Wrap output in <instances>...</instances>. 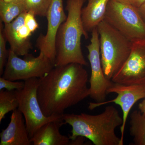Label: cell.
Instances as JSON below:
<instances>
[{
	"mask_svg": "<svg viewBox=\"0 0 145 145\" xmlns=\"http://www.w3.org/2000/svg\"><path fill=\"white\" fill-rule=\"evenodd\" d=\"M88 75L78 63L55 66L39 78L37 96L47 117L62 115L66 110L89 96Z\"/></svg>",
	"mask_w": 145,
	"mask_h": 145,
	"instance_id": "6da1fadb",
	"label": "cell"
},
{
	"mask_svg": "<svg viewBox=\"0 0 145 145\" xmlns=\"http://www.w3.org/2000/svg\"><path fill=\"white\" fill-rule=\"evenodd\" d=\"M62 119L65 124L72 127L71 140L82 137L95 145H123L115 133L123 124V118L113 106H106L103 112L96 115L64 113Z\"/></svg>",
	"mask_w": 145,
	"mask_h": 145,
	"instance_id": "7a4b0ae2",
	"label": "cell"
},
{
	"mask_svg": "<svg viewBox=\"0 0 145 145\" xmlns=\"http://www.w3.org/2000/svg\"><path fill=\"white\" fill-rule=\"evenodd\" d=\"M86 0H67L66 20L61 25L56 36L55 66L70 63L88 65L81 46V39L88 38L82 19V10Z\"/></svg>",
	"mask_w": 145,
	"mask_h": 145,
	"instance_id": "3957f363",
	"label": "cell"
},
{
	"mask_svg": "<svg viewBox=\"0 0 145 145\" xmlns=\"http://www.w3.org/2000/svg\"><path fill=\"white\" fill-rule=\"evenodd\" d=\"M97 28L102 67L106 78L111 80L129 57L133 42L104 20Z\"/></svg>",
	"mask_w": 145,
	"mask_h": 145,
	"instance_id": "277c9868",
	"label": "cell"
},
{
	"mask_svg": "<svg viewBox=\"0 0 145 145\" xmlns=\"http://www.w3.org/2000/svg\"><path fill=\"white\" fill-rule=\"evenodd\" d=\"M104 20L132 42L145 39V22L138 8L110 0Z\"/></svg>",
	"mask_w": 145,
	"mask_h": 145,
	"instance_id": "5b68a950",
	"label": "cell"
},
{
	"mask_svg": "<svg viewBox=\"0 0 145 145\" xmlns=\"http://www.w3.org/2000/svg\"><path fill=\"white\" fill-rule=\"evenodd\" d=\"M22 89L15 90L18 101V109L23 115L30 138L42 126L52 121L63 120L62 115L47 117L42 111L37 96L39 78L25 81Z\"/></svg>",
	"mask_w": 145,
	"mask_h": 145,
	"instance_id": "8992f818",
	"label": "cell"
},
{
	"mask_svg": "<svg viewBox=\"0 0 145 145\" xmlns=\"http://www.w3.org/2000/svg\"><path fill=\"white\" fill-rule=\"evenodd\" d=\"M24 57L22 59L8 50V59L2 77L13 81L41 78L55 67L54 63L42 52L37 57L29 54Z\"/></svg>",
	"mask_w": 145,
	"mask_h": 145,
	"instance_id": "52a82bcc",
	"label": "cell"
},
{
	"mask_svg": "<svg viewBox=\"0 0 145 145\" xmlns=\"http://www.w3.org/2000/svg\"><path fill=\"white\" fill-rule=\"evenodd\" d=\"M89 44L86 46L88 51V58L90 65L89 96L96 103L106 101L108 89L113 84L106 77L101 63L100 39L97 27L91 32Z\"/></svg>",
	"mask_w": 145,
	"mask_h": 145,
	"instance_id": "ba28073f",
	"label": "cell"
},
{
	"mask_svg": "<svg viewBox=\"0 0 145 145\" xmlns=\"http://www.w3.org/2000/svg\"><path fill=\"white\" fill-rule=\"evenodd\" d=\"M114 93L117 96L113 100L105 101L103 103H90L89 108L92 110L94 109L106 105L114 103L121 107L123 111V124L120 127L121 141L123 145L126 123L131 110L137 101L145 98V85H126L119 83H113L108 89L107 93Z\"/></svg>",
	"mask_w": 145,
	"mask_h": 145,
	"instance_id": "9c48e42d",
	"label": "cell"
},
{
	"mask_svg": "<svg viewBox=\"0 0 145 145\" xmlns=\"http://www.w3.org/2000/svg\"><path fill=\"white\" fill-rule=\"evenodd\" d=\"M111 80L124 84L145 85V39L133 42L129 57Z\"/></svg>",
	"mask_w": 145,
	"mask_h": 145,
	"instance_id": "30bf717a",
	"label": "cell"
},
{
	"mask_svg": "<svg viewBox=\"0 0 145 145\" xmlns=\"http://www.w3.org/2000/svg\"><path fill=\"white\" fill-rule=\"evenodd\" d=\"M46 18L47 29L46 34H40L36 40V46L55 62L56 57V36L60 26L67 18L64 9L63 0H52L48 8Z\"/></svg>",
	"mask_w": 145,
	"mask_h": 145,
	"instance_id": "8fae6325",
	"label": "cell"
},
{
	"mask_svg": "<svg viewBox=\"0 0 145 145\" xmlns=\"http://www.w3.org/2000/svg\"><path fill=\"white\" fill-rule=\"evenodd\" d=\"M10 123L0 133V145H29L30 138L23 115L18 109L12 112Z\"/></svg>",
	"mask_w": 145,
	"mask_h": 145,
	"instance_id": "7c38bea8",
	"label": "cell"
},
{
	"mask_svg": "<svg viewBox=\"0 0 145 145\" xmlns=\"http://www.w3.org/2000/svg\"><path fill=\"white\" fill-rule=\"evenodd\" d=\"M63 120L52 121L45 124L40 128L30 138L34 145H68L69 137L62 135L60 128L65 124Z\"/></svg>",
	"mask_w": 145,
	"mask_h": 145,
	"instance_id": "4fadbf2b",
	"label": "cell"
},
{
	"mask_svg": "<svg viewBox=\"0 0 145 145\" xmlns=\"http://www.w3.org/2000/svg\"><path fill=\"white\" fill-rule=\"evenodd\" d=\"M26 12L22 13L10 23L5 25L3 32L7 42L10 45V50L19 56H25L32 49L31 40L22 39L18 33V28L24 22Z\"/></svg>",
	"mask_w": 145,
	"mask_h": 145,
	"instance_id": "5bb4252c",
	"label": "cell"
},
{
	"mask_svg": "<svg viewBox=\"0 0 145 145\" xmlns=\"http://www.w3.org/2000/svg\"><path fill=\"white\" fill-rule=\"evenodd\" d=\"M110 0H88L86 6L82 10L83 26L87 32H91L105 19Z\"/></svg>",
	"mask_w": 145,
	"mask_h": 145,
	"instance_id": "9a60e30c",
	"label": "cell"
},
{
	"mask_svg": "<svg viewBox=\"0 0 145 145\" xmlns=\"http://www.w3.org/2000/svg\"><path fill=\"white\" fill-rule=\"evenodd\" d=\"M26 12L24 0H13L8 3L0 0L1 20L4 25L10 23L22 13Z\"/></svg>",
	"mask_w": 145,
	"mask_h": 145,
	"instance_id": "2e32d148",
	"label": "cell"
},
{
	"mask_svg": "<svg viewBox=\"0 0 145 145\" xmlns=\"http://www.w3.org/2000/svg\"><path fill=\"white\" fill-rule=\"evenodd\" d=\"M130 134L134 144L145 145V114L135 110L130 116Z\"/></svg>",
	"mask_w": 145,
	"mask_h": 145,
	"instance_id": "e0dca14e",
	"label": "cell"
},
{
	"mask_svg": "<svg viewBox=\"0 0 145 145\" xmlns=\"http://www.w3.org/2000/svg\"><path fill=\"white\" fill-rule=\"evenodd\" d=\"M18 106L15 90H0V123L7 113L18 109Z\"/></svg>",
	"mask_w": 145,
	"mask_h": 145,
	"instance_id": "ac0fdd59",
	"label": "cell"
},
{
	"mask_svg": "<svg viewBox=\"0 0 145 145\" xmlns=\"http://www.w3.org/2000/svg\"><path fill=\"white\" fill-rule=\"evenodd\" d=\"M27 11L35 16L46 17L52 0H24Z\"/></svg>",
	"mask_w": 145,
	"mask_h": 145,
	"instance_id": "d6986e66",
	"label": "cell"
},
{
	"mask_svg": "<svg viewBox=\"0 0 145 145\" xmlns=\"http://www.w3.org/2000/svg\"><path fill=\"white\" fill-rule=\"evenodd\" d=\"M2 22L0 21V75L3 73L4 68L7 62L8 55V50L6 48L7 42L3 32Z\"/></svg>",
	"mask_w": 145,
	"mask_h": 145,
	"instance_id": "ffe728a7",
	"label": "cell"
},
{
	"mask_svg": "<svg viewBox=\"0 0 145 145\" xmlns=\"http://www.w3.org/2000/svg\"><path fill=\"white\" fill-rule=\"evenodd\" d=\"M25 82H15L0 78V90L5 89L8 91L19 90L24 86Z\"/></svg>",
	"mask_w": 145,
	"mask_h": 145,
	"instance_id": "44dd1931",
	"label": "cell"
},
{
	"mask_svg": "<svg viewBox=\"0 0 145 145\" xmlns=\"http://www.w3.org/2000/svg\"><path fill=\"white\" fill-rule=\"evenodd\" d=\"M35 17V15L31 12H27L24 17L25 25L32 33L39 27V24Z\"/></svg>",
	"mask_w": 145,
	"mask_h": 145,
	"instance_id": "7402d4cb",
	"label": "cell"
},
{
	"mask_svg": "<svg viewBox=\"0 0 145 145\" xmlns=\"http://www.w3.org/2000/svg\"><path fill=\"white\" fill-rule=\"evenodd\" d=\"M120 2L139 8L144 3L145 0H117Z\"/></svg>",
	"mask_w": 145,
	"mask_h": 145,
	"instance_id": "603a6c76",
	"label": "cell"
},
{
	"mask_svg": "<svg viewBox=\"0 0 145 145\" xmlns=\"http://www.w3.org/2000/svg\"><path fill=\"white\" fill-rule=\"evenodd\" d=\"M140 15L145 22V3L138 8Z\"/></svg>",
	"mask_w": 145,
	"mask_h": 145,
	"instance_id": "cb8c5ba5",
	"label": "cell"
},
{
	"mask_svg": "<svg viewBox=\"0 0 145 145\" xmlns=\"http://www.w3.org/2000/svg\"><path fill=\"white\" fill-rule=\"evenodd\" d=\"M138 108L142 113L145 114V98L139 104Z\"/></svg>",
	"mask_w": 145,
	"mask_h": 145,
	"instance_id": "d4e9b609",
	"label": "cell"
},
{
	"mask_svg": "<svg viewBox=\"0 0 145 145\" xmlns=\"http://www.w3.org/2000/svg\"><path fill=\"white\" fill-rule=\"evenodd\" d=\"M2 1H3L5 2H9L11 1H13V0H1Z\"/></svg>",
	"mask_w": 145,
	"mask_h": 145,
	"instance_id": "484cf974",
	"label": "cell"
}]
</instances>
